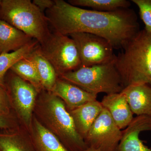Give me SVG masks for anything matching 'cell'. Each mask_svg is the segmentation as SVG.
<instances>
[{
    "mask_svg": "<svg viewBox=\"0 0 151 151\" xmlns=\"http://www.w3.org/2000/svg\"><path fill=\"white\" fill-rule=\"evenodd\" d=\"M0 151H36L29 132L22 125L0 130Z\"/></svg>",
    "mask_w": 151,
    "mask_h": 151,
    "instance_id": "15",
    "label": "cell"
},
{
    "mask_svg": "<svg viewBox=\"0 0 151 151\" xmlns=\"http://www.w3.org/2000/svg\"><path fill=\"white\" fill-rule=\"evenodd\" d=\"M85 151H98L97 150H93V149L88 148L86 149V150Z\"/></svg>",
    "mask_w": 151,
    "mask_h": 151,
    "instance_id": "26",
    "label": "cell"
},
{
    "mask_svg": "<svg viewBox=\"0 0 151 151\" xmlns=\"http://www.w3.org/2000/svg\"><path fill=\"white\" fill-rule=\"evenodd\" d=\"M45 14L51 30L68 36L78 32L95 35L108 40L114 49H123L140 30L137 14L129 8L99 12L55 0Z\"/></svg>",
    "mask_w": 151,
    "mask_h": 151,
    "instance_id": "1",
    "label": "cell"
},
{
    "mask_svg": "<svg viewBox=\"0 0 151 151\" xmlns=\"http://www.w3.org/2000/svg\"><path fill=\"white\" fill-rule=\"evenodd\" d=\"M32 2L42 12L51 8L55 4V0H34Z\"/></svg>",
    "mask_w": 151,
    "mask_h": 151,
    "instance_id": "25",
    "label": "cell"
},
{
    "mask_svg": "<svg viewBox=\"0 0 151 151\" xmlns=\"http://www.w3.org/2000/svg\"><path fill=\"white\" fill-rule=\"evenodd\" d=\"M114 60L105 64L81 67L59 77L97 96L100 93H120L124 88Z\"/></svg>",
    "mask_w": 151,
    "mask_h": 151,
    "instance_id": "5",
    "label": "cell"
},
{
    "mask_svg": "<svg viewBox=\"0 0 151 151\" xmlns=\"http://www.w3.org/2000/svg\"><path fill=\"white\" fill-rule=\"evenodd\" d=\"M75 6L91 8L99 12H112L121 9L129 8L131 2L127 0H68Z\"/></svg>",
    "mask_w": 151,
    "mask_h": 151,
    "instance_id": "20",
    "label": "cell"
},
{
    "mask_svg": "<svg viewBox=\"0 0 151 151\" xmlns=\"http://www.w3.org/2000/svg\"><path fill=\"white\" fill-rule=\"evenodd\" d=\"M39 49L54 68L59 77L81 67L78 49L69 36L51 30L48 38L39 44Z\"/></svg>",
    "mask_w": 151,
    "mask_h": 151,
    "instance_id": "6",
    "label": "cell"
},
{
    "mask_svg": "<svg viewBox=\"0 0 151 151\" xmlns=\"http://www.w3.org/2000/svg\"><path fill=\"white\" fill-rule=\"evenodd\" d=\"M122 131L107 109L103 108L84 139L88 148L98 151H117Z\"/></svg>",
    "mask_w": 151,
    "mask_h": 151,
    "instance_id": "9",
    "label": "cell"
},
{
    "mask_svg": "<svg viewBox=\"0 0 151 151\" xmlns=\"http://www.w3.org/2000/svg\"><path fill=\"white\" fill-rule=\"evenodd\" d=\"M103 108L101 102L96 100L68 111L73 119L77 132L84 140Z\"/></svg>",
    "mask_w": 151,
    "mask_h": 151,
    "instance_id": "14",
    "label": "cell"
},
{
    "mask_svg": "<svg viewBox=\"0 0 151 151\" xmlns=\"http://www.w3.org/2000/svg\"><path fill=\"white\" fill-rule=\"evenodd\" d=\"M146 131H151V117L139 116L134 118L122 131L117 151H151V149L144 145L139 137L141 132Z\"/></svg>",
    "mask_w": 151,
    "mask_h": 151,
    "instance_id": "10",
    "label": "cell"
},
{
    "mask_svg": "<svg viewBox=\"0 0 151 151\" xmlns=\"http://www.w3.org/2000/svg\"><path fill=\"white\" fill-rule=\"evenodd\" d=\"M101 104L110 113L114 122L121 130L125 129L134 117L133 112L123 91L120 93L106 94Z\"/></svg>",
    "mask_w": 151,
    "mask_h": 151,
    "instance_id": "12",
    "label": "cell"
},
{
    "mask_svg": "<svg viewBox=\"0 0 151 151\" xmlns=\"http://www.w3.org/2000/svg\"><path fill=\"white\" fill-rule=\"evenodd\" d=\"M10 70L25 81L32 84L39 92L43 90L35 65L27 57L15 63Z\"/></svg>",
    "mask_w": 151,
    "mask_h": 151,
    "instance_id": "21",
    "label": "cell"
},
{
    "mask_svg": "<svg viewBox=\"0 0 151 151\" xmlns=\"http://www.w3.org/2000/svg\"><path fill=\"white\" fill-rule=\"evenodd\" d=\"M33 40L23 32L0 19V55L17 51Z\"/></svg>",
    "mask_w": 151,
    "mask_h": 151,
    "instance_id": "17",
    "label": "cell"
},
{
    "mask_svg": "<svg viewBox=\"0 0 151 151\" xmlns=\"http://www.w3.org/2000/svg\"><path fill=\"white\" fill-rule=\"evenodd\" d=\"M13 113L5 87L0 86V113L9 114Z\"/></svg>",
    "mask_w": 151,
    "mask_h": 151,
    "instance_id": "24",
    "label": "cell"
},
{
    "mask_svg": "<svg viewBox=\"0 0 151 151\" xmlns=\"http://www.w3.org/2000/svg\"><path fill=\"white\" fill-rule=\"evenodd\" d=\"M0 19L43 42L51 33L48 21L30 0H0Z\"/></svg>",
    "mask_w": 151,
    "mask_h": 151,
    "instance_id": "4",
    "label": "cell"
},
{
    "mask_svg": "<svg viewBox=\"0 0 151 151\" xmlns=\"http://www.w3.org/2000/svg\"><path fill=\"white\" fill-rule=\"evenodd\" d=\"M29 132L36 151H69L34 115Z\"/></svg>",
    "mask_w": 151,
    "mask_h": 151,
    "instance_id": "16",
    "label": "cell"
},
{
    "mask_svg": "<svg viewBox=\"0 0 151 151\" xmlns=\"http://www.w3.org/2000/svg\"><path fill=\"white\" fill-rule=\"evenodd\" d=\"M133 114L151 117V86L147 84L130 85L123 89Z\"/></svg>",
    "mask_w": 151,
    "mask_h": 151,
    "instance_id": "13",
    "label": "cell"
},
{
    "mask_svg": "<svg viewBox=\"0 0 151 151\" xmlns=\"http://www.w3.org/2000/svg\"><path fill=\"white\" fill-rule=\"evenodd\" d=\"M27 58L35 65L44 90L51 92L59 76L50 63L41 53L39 45Z\"/></svg>",
    "mask_w": 151,
    "mask_h": 151,
    "instance_id": "18",
    "label": "cell"
},
{
    "mask_svg": "<svg viewBox=\"0 0 151 151\" xmlns=\"http://www.w3.org/2000/svg\"><path fill=\"white\" fill-rule=\"evenodd\" d=\"M122 50L114 64L124 89L136 84L151 86V33L140 30Z\"/></svg>",
    "mask_w": 151,
    "mask_h": 151,
    "instance_id": "3",
    "label": "cell"
},
{
    "mask_svg": "<svg viewBox=\"0 0 151 151\" xmlns=\"http://www.w3.org/2000/svg\"><path fill=\"white\" fill-rule=\"evenodd\" d=\"M51 92L64 102L68 111L97 100V96L60 77L58 78Z\"/></svg>",
    "mask_w": 151,
    "mask_h": 151,
    "instance_id": "11",
    "label": "cell"
},
{
    "mask_svg": "<svg viewBox=\"0 0 151 151\" xmlns=\"http://www.w3.org/2000/svg\"><path fill=\"white\" fill-rule=\"evenodd\" d=\"M4 84L13 112L21 125L29 131L39 92L10 69L6 74Z\"/></svg>",
    "mask_w": 151,
    "mask_h": 151,
    "instance_id": "7",
    "label": "cell"
},
{
    "mask_svg": "<svg viewBox=\"0 0 151 151\" xmlns=\"http://www.w3.org/2000/svg\"><path fill=\"white\" fill-rule=\"evenodd\" d=\"M39 45L38 42L34 39L17 51L0 55V86L5 87V77L12 66L20 60L27 57Z\"/></svg>",
    "mask_w": 151,
    "mask_h": 151,
    "instance_id": "19",
    "label": "cell"
},
{
    "mask_svg": "<svg viewBox=\"0 0 151 151\" xmlns=\"http://www.w3.org/2000/svg\"><path fill=\"white\" fill-rule=\"evenodd\" d=\"M139 11L140 17L145 25L144 29L151 33V0H132Z\"/></svg>",
    "mask_w": 151,
    "mask_h": 151,
    "instance_id": "22",
    "label": "cell"
},
{
    "mask_svg": "<svg viewBox=\"0 0 151 151\" xmlns=\"http://www.w3.org/2000/svg\"><path fill=\"white\" fill-rule=\"evenodd\" d=\"M33 115L68 151H85L88 149L65 103L52 92L43 89L39 93Z\"/></svg>",
    "mask_w": 151,
    "mask_h": 151,
    "instance_id": "2",
    "label": "cell"
},
{
    "mask_svg": "<svg viewBox=\"0 0 151 151\" xmlns=\"http://www.w3.org/2000/svg\"><path fill=\"white\" fill-rule=\"evenodd\" d=\"M20 125L14 113L9 114L0 113V130L13 129Z\"/></svg>",
    "mask_w": 151,
    "mask_h": 151,
    "instance_id": "23",
    "label": "cell"
},
{
    "mask_svg": "<svg viewBox=\"0 0 151 151\" xmlns=\"http://www.w3.org/2000/svg\"><path fill=\"white\" fill-rule=\"evenodd\" d=\"M69 36L74 41L78 49L81 67L105 64L115 60L114 48L104 38L84 32L75 33Z\"/></svg>",
    "mask_w": 151,
    "mask_h": 151,
    "instance_id": "8",
    "label": "cell"
}]
</instances>
